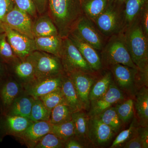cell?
<instances>
[{
    "mask_svg": "<svg viewBox=\"0 0 148 148\" xmlns=\"http://www.w3.org/2000/svg\"><path fill=\"white\" fill-rule=\"evenodd\" d=\"M84 15L93 21L107 8L110 0H81Z\"/></svg>",
    "mask_w": 148,
    "mask_h": 148,
    "instance_id": "cell-27",
    "label": "cell"
},
{
    "mask_svg": "<svg viewBox=\"0 0 148 148\" xmlns=\"http://www.w3.org/2000/svg\"><path fill=\"white\" fill-rule=\"evenodd\" d=\"M51 112L39 99H35L32 107L30 119L33 122L49 121Z\"/></svg>",
    "mask_w": 148,
    "mask_h": 148,
    "instance_id": "cell-32",
    "label": "cell"
},
{
    "mask_svg": "<svg viewBox=\"0 0 148 148\" xmlns=\"http://www.w3.org/2000/svg\"><path fill=\"white\" fill-rule=\"evenodd\" d=\"M68 37L94 71L101 70L103 66L97 50L77 37L71 34H69Z\"/></svg>",
    "mask_w": 148,
    "mask_h": 148,
    "instance_id": "cell-19",
    "label": "cell"
},
{
    "mask_svg": "<svg viewBox=\"0 0 148 148\" xmlns=\"http://www.w3.org/2000/svg\"><path fill=\"white\" fill-rule=\"evenodd\" d=\"M134 101L129 99L120 104H117L115 108L117 114L123 123H126L132 118L134 114Z\"/></svg>",
    "mask_w": 148,
    "mask_h": 148,
    "instance_id": "cell-36",
    "label": "cell"
},
{
    "mask_svg": "<svg viewBox=\"0 0 148 148\" xmlns=\"http://www.w3.org/2000/svg\"><path fill=\"white\" fill-rule=\"evenodd\" d=\"M110 68L117 86L130 95H135L139 85V70L120 64Z\"/></svg>",
    "mask_w": 148,
    "mask_h": 148,
    "instance_id": "cell-8",
    "label": "cell"
},
{
    "mask_svg": "<svg viewBox=\"0 0 148 148\" xmlns=\"http://www.w3.org/2000/svg\"><path fill=\"white\" fill-rule=\"evenodd\" d=\"M60 58L66 74L80 72L92 75L95 73L68 37L63 38Z\"/></svg>",
    "mask_w": 148,
    "mask_h": 148,
    "instance_id": "cell-5",
    "label": "cell"
},
{
    "mask_svg": "<svg viewBox=\"0 0 148 148\" xmlns=\"http://www.w3.org/2000/svg\"><path fill=\"white\" fill-rule=\"evenodd\" d=\"M138 136L143 143V148H148V128L147 127H142L136 129Z\"/></svg>",
    "mask_w": 148,
    "mask_h": 148,
    "instance_id": "cell-42",
    "label": "cell"
},
{
    "mask_svg": "<svg viewBox=\"0 0 148 148\" xmlns=\"http://www.w3.org/2000/svg\"><path fill=\"white\" fill-rule=\"evenodd\" d=\"M101 51L103 66L120 64L138 69L132 61L121 33L109 37Z\"/></svg>",
    "mask_w": 148,
    "mask_h": 148,
    "instance_id": "cell-4",
    "label": "cell"
},
{
    "mask_svg": "<svg viewBox=\"0 0 148 148\" xmlns=\"http://www.w3.org/2000/svg\"><path fill=\"white\" fill-rule=\"evenodd\" d=\"M72 80L77 94L84 110L90 108L89 95L91 87L95 82L92 75L77 72L68 74Z\"/></svg>",
    "mask_w": 148,
    "mask_h": 148,
    "instance_id": "cell-17",
    "label": "cell"
},
{
    "mask_svg": "<svg viewBox=\"0 0 148 148\" xmlns=\"http://www.w3.org/2000/svg\"><path fill=\"white\" fill-rule=\"evenodd\" d=\"M35 99L24 92L14 100L8 114L18 116L30 119L31 110Z\"/></svg>",
    "mask_w": 148,
    "mask_h": 148,
    "instance_id": "cell-24",
    "label": "cell"
},
{
    "mask_svg": "<svg viewBox=\"0 0 148 148\" xmlns=\"http://www.w3.org/2000/svg\"><path fill=\"white\" fill-rule=\"evenodd\" d=\"M84 147L80 144L78 140L73 138L67 140L65 143L64 148H83Z\"/></svg>",
    "mask_w": 148,
    "mask_h": 148,
    "instance_id": "cell-44",
    "label": "cell"
},
{
    "mask_svg": "<svg viewBox=\"0 0 148 148\" xmlns=\"http://www.w3.org/2000/svg\"><path fill=\"white\" fill-rule=\"evenodd\" d=\"M132 137L125 143L124 148H143V143L138 136L136 129H135Z\"/></svg>",
    "mask_w": 148,
    "mask_h": 148,
    "instance_id": "cell-40",
    "label": "cell"
},
{
    "mask_svg": "<svg viewBox=\"0 0 148 148\" xmlns=\"http://www.w3.org/2000/svg\"><path fill=\"white\" fill-rule=\"evenodd\" d=\"M136 121V119H134L130 125L129 128L123 130L119 134L113 142L112 145L111 146V148L117 147L121 144L127 142L131 138L136 129L135 126Z\"/></svg>",
    "mask_w": 148,
    "mask_h": 148,
    "instance_id": "cell-37",
    "label": "cell"
},
{
    "mask_svg": "<svg viewBox=\"0 0 148 148\" xmlns=\"http://www.w3.org/2000/svg\"><path fill=\"white\" fill-rule=\"evenodd\" d=\"M71 34L91 46L97 51L103 49L106 42L93 21L83 15L72 29Z\"/></svg>",
    "mask_w": 148,
    "mask_h": 148,
    "instance_id": "cell-7",
    "label": "cell"
},
{
    "mask_svg": "<svg viewBox=\"0 0 148 148\" xmlns=\"http://www.w3.org/2000/svg\"><path fill=\"white\" fill-rule=\"evenodd\" d=\"M34 63L36 80L61 75L65 73L61 58L58 56L36 50L30 54Z\"/></svg>",
    "mask_w": 148,
    "mask_h": 148,
    "instance_id": "cell-6",
    "label": "cell"
},
{
    "mask_svg": "<svg viewBox=\"0 0 148 148\" xmlns=\"http://www.w3.org/2000/svg\"><path fill=\"white\" fill-rule=\"evenodd\" d=\"M24 92L23 86L10 73L0 81V114H6L14 101Z\"/></svg>",
    "mask_w": 148,
    "mask_h": 148,
    "instance_id": "cell-10",
    "label": "cell"
},
{
    "mask_svg": "<svg viewBox=\"0 0 148 148\" xmlns=\"http://www.w3.org/2000/svg\"><path fill=\"white\" fill-rule=\"evenodd\" d=\"M32 31L34 38L58 35L57 28L47 12L38 15L34 20Z\"/></svg>",
    "mask_w": 148,
    "mask_h": 148,
    "instance_id": "cell-21",
    "label": "cell"
},
{
    "mask_svg": "<svg viewBox=\"0 0 148 148\" xmlns=\"http://www.w3.org/2000/svg\"><path fill=\"white\" fill-rule=\"evenodd\" d=\"M14 52L4 32L0 33V60L7 65L12 66L20 60Z\"/></svg>",
    "mask_w": 148,
    "mask_h": 148,
    "instance_id": "cell-29",
    "label": "cell"
},
{
    "mask_svg": "<svg viewBox=\"0 0 148 148\" xmlns=\"http://www.w3.org/2000/svg\"><path fill=\"white\" fill-rule=\"evenodd\" d=\"M63 75L45 79L36 80L24 87V92L35 99H39L42 96L61 88Z\"/></svg>",
    "mask_w": 148,
    "mask_h": 148,
    "instance_id": "cell-18",
    "label": "cell"
},
{
    "mask_svg": "<svg viewBox=\"0 0 148 148\" xmlns=\"http://www.w3.org/2000/svg\"><path fill=\"white\" fill-rule=\"evenodd\" d=\"M61 88L64 95L65 103L69 106L72 112L84 110L71 78L66 73L62 76Z\"/></svg>",
    "mask_w": 148,
    "mask_h": 148,
    "instance_id": "cell-20",
    "label": "cell"
},
{
    "mask_svg": "<svg viewBox=\"0 0 148 148\" xmlns=\"http://www.w3.org/2000/svg\"><path fill=\"white\" fill-rule=\"evenodd\" d=\"M3 31L14 52L20 60H23L36 51L34 40L3 24Z\"/></svg>",
    "mask_w": 148,
    "mask_h": 148,
    "instance_id": "cell-9",
    "label": "cell"
},
{
    "mask_svg": "<svg viewBox=\"0 0 148 148\" xmlns=\"http://www.w3.org/2000/svg\"><path fill=\"white\" fill-rule=\"evenodd\" d=\"M36 50L53 54L60 58L63 38L59 35L34 38Z\"/></svg>",
    "mask_w": 148,
    "mask_h": 148,
    "instance_id": "cell-22",
    "label": "cell"
},
{
    "mask_svg": "<svg viewBox=\"0 0 148 148\" xmlns=\"http://www.w3.org/2000/svg\"><path fill=\"white\" fill-rule=\"evenodd\" d=\"M114 133L110 127L101 121L98 116L89 117L88 140L95 146L107 145L112 140Z\"/></svg>",
    "mask_w": 148,
    "mask_h": 148,
    "instance_id": "cell-15",
    "label": "cell"
},
{
    "mask_svg": "<svg viewBox=\"0 0 148 148\" xmlns=\"http://www.w3.org/2000/svg\"><path fill=\"white\" fill-rule=\"evenodd\" d=\"M93 22L106 38L121 33L125 28L124 4L110 0L106 9Z\"/></svg>",
    "mask_w": 148,
    "mask_h": 148,
    "instance_id": "cell-3",
    "label": "cell"
},
{
    "mask_svg": "<svg viewBox=\"0 0 148 148\" xmlns=\"http://www.w3.org/2000/svg\"><path fill=\"white\" fill-rule=\"evenodd\" d=\"M72 121L74 126V138L83 142L88 140V122L89 116L83 110L73 113Z\"/></svg>",
    "mask_w": 148,
    "mask_h": 148,
    "instance_id": "cell-26",
    "label": "cell"
},
{
    "mask_svg": "<svg viewBox=\"0 0 148 148\" xmlns=\"http://www.w3.org/2000/svg\"><path fill=\"white\" fill-rule=\"evenodd\" d=\"M65 143L55 134L49 132L42 138L35 148H64Z\"/></svg>",
    "mask_w": 148,
    "mask_h": 148,
    "instance_id": "cell-35",
    "label": "cell"
},
{
    "mask_svg": "<svg viewBox=\"0 0 148 148\" xmlns=\"http://www.w3.org/2000/svg\"><path fill=\"white\" fill-rule=\"evenodd\" d=\"M14 6L13 0H0V33L3 32L2 26L4 18Z\"/></svg>",
    "mask_w": 148,
    "mask_h": 148,
    "instance_id": "cell-39",
    "label": "cell"
},
{
    "mask_svg": "<svg viewBox=\"0 0 148 148\" xmlns=\"http://www.w3.org/2000/svg\"><path fill=\"white\" fill-rule=\"evenodd\" d=\"M140 22L143 33L148 38V5L146 6L141 13Z\"/></svg>",
    "mask_w": 148,
    "mask_h": 148,
    "instance_id": "cell-41",
    "label": "cell"
},
{
    "mask_svg": "<svg viewBox=\"0 0 148 148\" xmlns=\"http://www.w3.org/2000/svg\"><path fill=\"white\" fill-rule=\"evenodd\" d=\"M8 68L10 73L21 84L23 88L36 80L34 63L30 55Z\"/></svg>",
    "mask_w": 148,
    "mask_h": 148,
    "instance_id": "cell-16",
    "label": "cell"
},
{
    "mask_svg": "<svg viewBox=\"0 0 148 148\" xmlns=\"http://www.w3.org/2000/svg\"><path fill=\"white\" fill-rule=\"evenodd\" d=\"M115 2L119 3L120 4H123L125 0H112Z\"/></svg>",
    "mask_w": 148,
    "mask_h": 148,
    "instance_id": "cell-46",
    "label": "cell"
},
{
    "mask_svg": "<svg viewBox=\"0 0 148 148\" xmlns=\"http://www.w3.org/2000/svg\"><path fill=\"white\" fill-rule=\"evenodd\" d=\"M96 116L110 127L114 133L118 132L121 128L123 122L118 115L115 107H111Z\"/></svg>",
    "mask_w": 148,
    "mask_h": 148,
    "instance_id": "cell-31",
    "label": "cell"
},
{
    "mask_svg": "<svg viewBox=\"0 0 148 148\" xmlns=\"http://www.w3.org/2000/svg\"><path fill=\"white\" fill-rule=\"evenodd\" d=\"M123 4L125 29L140 19L143 10L148 5V0H125Z\"/></svg>",
    "mask_w": 148,
    "mask_h": 148,
    "instance_id": "cell-23",
    "label": "cell"
},
{
    "mask_svg": "<svg viewBox=\"0 0 148 148\" xmlns=\"http://www.w3.org/2000/svg\"><path fill=\"white\" fill-rule=\"evenodd\" d=\"M33 21V18L28 14L14 5L4 18L3 25L5 24L12 29L34 39L32 31Z\"/></svg>",
    "mask_w": 148,
    "mask_h": 148,
    "instance_id": "cell-11",
    "label": "cell"
},
{
    "mask_svg": "<svg viewBox=\"0 0 148 148\" xmlns=\"http://www.w3.org/2000/svg\"><path fill=\"white\" fill-rule=\"evenodd\" d=\"M51 133L66 142L74 137V126L73 121L57 125H51Z\"/></svg>",
    "mask_w": 148,
    "mask_h": 148,
    "instance_id": "cell-33",
    "label": "cell"
},
{
    "mask_svg": "<svg viewBox=\"0 0 148 148\" xmlns=\"http://www.w3.org/2000/svg\"><path fill=\"white\" fill-rule=\"evenodd\" d=\"M72 113L66 103H61L52 109L49 122L51 125H57L70 121L72 120Z\"/></svg>",
    "mask_w": 148,
    "mask_h": 148,
    "instance_id": "cell-30",
    "label": "cell"
},
{
    "mask_svg": "<svg viewBox=\"0 0 148 148\" xmlns=\"http://www.w3.org/2000/svg\"><path fill=\"white\" fill-rule=\"evenodd\" d=\"M124 99L123 93L113 80L107 92L98 100L90 103L89 117L96 116Z\"/></svg>",
    "mask_w": 148,
    "mask_h": 148,
    "instance_id": "cell-13",
    "label": "cell"
},
{
    "mask_svg": "<svg viewBox=\"0 0 148 148\" xmlns=\"http://www.w3.org/2000/svg\"><path fill=\"white\" fill-rule=\"evenodd\" d=\"M121 33L133 63L140 71L148 73V38L143 33L140 19Z\"/></svg>",
    "mask_w": 148,
    "mask_h": 148,
    "instance_id": "cell-2",
    "label": "cell"
},
{
    "mask_svg": "<svg viewBox=\"0 0 148 148\" xmlns=\"http://www.w3.org/2000/svg\"><path fill=\"white\" fill-rule=\"evenodd\" d=\"M135 102V108L138 119V123L142 127L148 126V90L143 86L137 91Z\"/></svg>",
    "mask_w": 148,
    "mask_h": 148,
    "instance_id": "cell-25",
    "label": "cell"
},
{
    "mask_svg": "<svg viewBox=\"0 0 148 148\" xmlns=\"http://www.w3.org/2000/svg\"><path fill=\"white\" fill-rule=\"evenodd\" d=\"M47 12L62 38L69 36L83 15L81 0H48Z\"/></svg>",
    "mask_w": 148,
    "mask_h": 148,
    "instance_id": "cell-1",
    "label": "cell"
},
{
    "mask_svg": "<svg viewBox=\"0 0 148 148\" xmlns=\"http://www.w3.org/2000/svg\"><path fill=\"white\" fill-rule=\"evenodd\" d=\"M9 73L8 66L0 60V81Z\"/></svg>",
    "mask_w": 148,
    "mask_h": 148,
    "instance_id": "cell-45",
    "label": "cell"
},
{
    "mask_svg": "<svg viewBox=\"0 0 148 148\" xmlns=\"http://www.w3.org/2000/svg\"><path fill=\"white\" fill-rule=\"evenodd\" d=\"M32 122L27 118L0 114V142H2L4 138L8 135L16 138Z\"/></svg>",
    "mask_w": 148,
    "mask_h": 148,
    "instance_id": "cell-12",
    "label": "cell"
},
{
    "mask_svg": "<svg viewBox=\"0 0 148 148\" xmlns=\"http://www.w3.org/2000/svg\"><path fill=\"white\" fill-rule=\"evenodd\" d=\"M38 15H41L47 11L48 0H32Z\"/></svg>",
    "mask_w": 148,
    "mask_h": 148,
    "instance_id": "cell-43",
    "label": "cell"
},
{
    "mask_svg": "<svg viewBox=\"0 0 148 148\" xmlns=\"http://www.w3.org/2000/svg\"><path fill=\"white\" fill-rule=\"evenodd\" d=\"M49 110L61 103H65L61 88L39 98Z\"/></svg>",
    "mask_w": 148,
    "mask_h": 148,
    "instance_id": "cell-34",
    "label": "cell"
},
{
    "mask_svg": "<svg viewBox=\"0 0 148 148\" xmlns=\"http://www.w3.org/2000/svg\"><path fill=\"white\" fill-rule=\"evenodd\" d=\"M14 5L34 20L38 16L36 9L32 0H13Z\"/></svg>",
    "mask_w": 148,
    "mask_h": 148,
    "instance_id": "cell-38",
    "label": "cell"
},
{
    "mask_svg": "<svg viewBox=\"0 0 148 148\" xmlns=\"http://www.w3.org/2000/svg\"><path fill=\"white\" fill-rule=\"evenodd\" d=\"M51 124L49 121L33 122L16 139L28 148H35L37 143L51 132Z\"/></svg>",
    "mask_w": 148,
    "mask_h": 148,
    "instance_id": "cell-14",
    "label": "cell"
},
{
    "mask_svg": "<svg viewBox=\"0 0 148 148\" xmlns=\"http://www.w3.org/2000/svg\"><path fill=\"white\" fill-rule=\"evenodd\" d=\"M113 81L111 72L106 73L95 84L92 85L89 93L90 104L102 97L107 92L109 86Z\"/></svg>",
    "mask_w": 148,
    "mask_h": 148,
    "instance_id": "cell-28",
    "label": "cell"
}]
</instances>
